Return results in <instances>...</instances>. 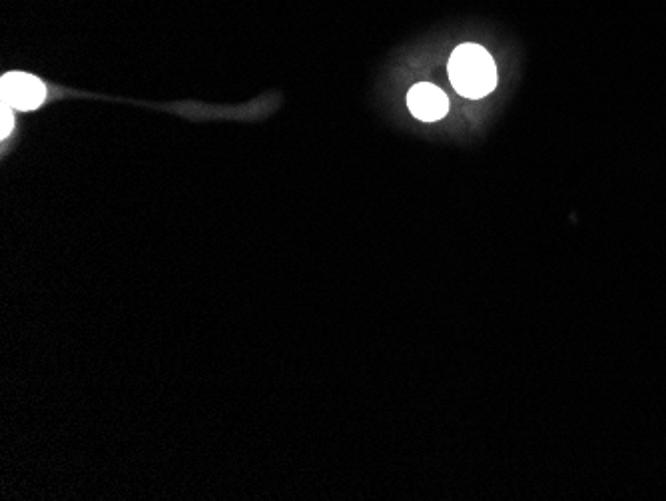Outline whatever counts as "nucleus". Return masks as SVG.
<instances>
[{"label": "nucleus", "instance_id": "f257e3e1", "mask_svg": "<svg viewBox=\"0 0 666 501\" xmlns=\"http://www.w3.org/2000/svg\"><path fill=\"white\" fill-rule=\"evenodd\" d=\"M449 80L465 98H483L497 86L493 56L479 44H461L449 58Z\"/></svg>", "mask_w": 666, "mask_h": 501}, {"label": "nucleus", "instance_id": "f03ea898", "mask_svg": "<svg viewBox=\"0 0 666 501\" xmlns=\"http://www.w3.org/2000/svg\"><path fill=\"white\" fill-rule=\"evenodd\" d=\"M0 96L2 104H8L12 110L30 112L46 100V86L34 74L6 72L0 80Z\"/></svg>", "mask_w": 666, "mask_h": 501}, {"label": "nucleus", "instance_id": "7ed1b4c3", "mask_svg": "<svg viewBox=\"0 0 666 501\" xmlns=\"http://www.w3.org/2000/svg\"><path fill=\"white\" fill-rule=\"evenodd\" d=\"M407 106L417 120L437 122L449 110V98L431 82H417L407 94Z\"/></svg>", "mask_w": 666, "mask_h": 501}, {"label": "nucleus", "instance_id": "20e7f679", "mask_svg": "<svg viewBox=\"0 0 666 501\" xmlns=\"http://www.w3.org/2000/svg\"><path fill=\"white\" fill-rule=\"evenodd\" d=\"M14 128V116H12V108L8 104L0 106V136L6 138Z\"/></svg>", "mask_w": 666, "mask_h": 501}]
</instances>
